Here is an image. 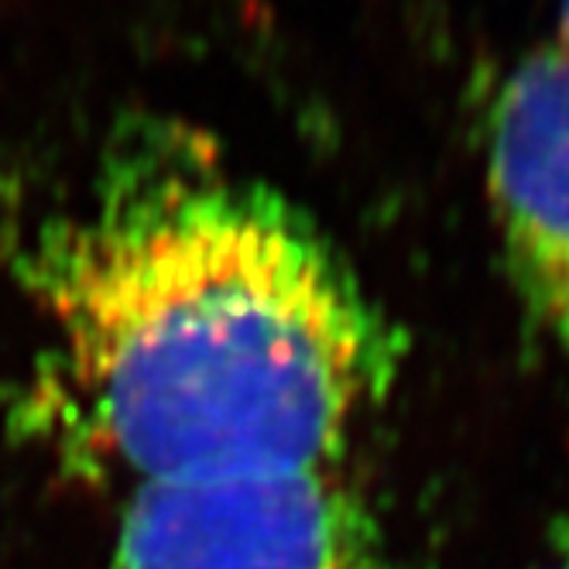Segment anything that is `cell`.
Wrapping results in <instances>:
<instances>
[{
    "mask_svg": "<svg viewBox=\"0 0 569 569\" xmlns=\"http://www.w3.org/2000/svg\"><path fill=\"white\" fill-rule=\"evenodd\" d=\"M532 569H569V521L559 525L546 542V556Z\"/></svg>",
    "mask_w": 569,
    "mask_h": 569,
    "instance_id": "cell-4",
    "label": "cell"
},
{
    "mask_svg": "<svg viewBox=\"0 0 569 569\" xmlns=\"http://www.w3.org/2000/svg\"><path fill=\"white\" fill-rule=\"evenodd\" d=\"M487 189L528 322L569 353V59L521 56L483 113Z\"/></svg>",
    "mask_w": 569,
    "mask_h": 569,
    "instance_id": "cell-3",
    "label": "cell"
},
{
    "mask_svg": "<svg viewBox=\"0 0 569 569\" xmlns=\"http://www.w3.org/2000/svg\"><path fill=\"white\" fill-rule=\"evenodd\" d=\"M21 281L49 337L38 419L131 487L327 467L401 353L330 237L176 124L107 151Z\"/></svg>",
    "mask_w": 569,
    "mask_h": 569,
    "instance_id": "cell-1",
    "label": "cell"
},
{
    "mask_svg": "<svg viewBox=\"0 0 569 569\" xmlns=\"http://www.w3.org/2000/svg\"><path fill=\"white\" fill-rule=\"evenodd\" d=\"M556 49L569 59V0H559V42Z\"/></svg>",
    "mask_w": 569,
    "mask_h": 569,
    "instance_id": "cell-5",
    "label": "cell"
},
{
    "mask_svg": "<svg viewBox=\"0 0 569 569\" xmlns=\"http://www.w3.org/2000/svg\"><path fill=\"white\" fill-rule=\"evenodd\" d=\"M113 569H412L375 508L327 467L131 487Z\"/></svg>",
    "mask_w": 569,
    "mask_h": 569,
    "instance_id": "cell-2",
    "label": "cell"
}]
</instances>
